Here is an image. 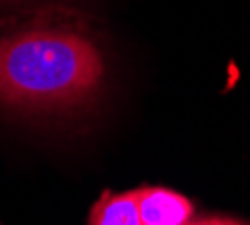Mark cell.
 <instances>
[{"label": "cell", "mask_w": 250, "mask_h": 225, "mask_svg": "<svg viewBox=\"0 0 250 225\" xmlns=\"http://www.w3.org/2000/svg\"><path fill=\"white\" fill-rule=\"evenodd\" d=\"M108 77L90 23L43 7L0 25V106L21 115L68 117L93 108Z\"/></svg>", "instance_id": "1"}, {"label": "cell", "mask_w": 250, "mask_h": 225, "mask_svg": "<svg viewBox=\"0 0 250 225\" xmlns=\"http://www.w3.org/2000/svg\"><path fill=\"white\" fill-rule=\"evenodd\" d=\"M142 225H187L194 219V205L183 194L165 187L135 189Z\"/></svg>", "instance_id": "2"}, {"label": "cell", "mask_w": 250, "mask_h": 225, "mask_svg": "<svg viewBox=\"0 0 250 225\" xmlns=\"http://www.w3.org/2000/svg\"><path fill=\"white\" fill-rule=\"evenodd\" d=\"M90 225H142L135 191H106L90 212Z\"/></svg>", "instance_id": "3"}, {"label": "cell", "mask_w": 250, "mask_h": 225, "mask_svg": "<svg viewBox=\"0 0 250 225\" xmlns=\"http://www.w3.org/2000/svg\"><path fill=\"white\" fill-rule=\"evenodd\" d=\"M187 225H246L237 219H226V216H208V219H192Z\"/></svg>", "instance_id": "4"}, {"label": "cell", "mask_w": 250, "mask_h": 225, "mask_svg": "<svg viewBox=\"0 0 250 225\" xmlns=\"http://www.w3.org/2000/svg\"><path fill=\"white\" fill-rule=\"evenodd\" d=\"M2 2H9V0H0V5H2Z\"/></svg>", "instance_id": "5"}]
</instances>
